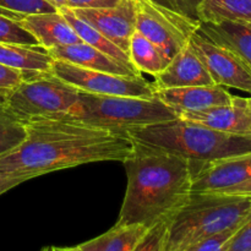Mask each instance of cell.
I'll use <instances>...</instances> for the list:
<instances>
[{
    "instance_id": "cell-32",
    "label": "cell",
    "mask_w": 251,
    "mask_h": 251,
    "mask_svg": "<svg viewBox=\"0 0 251 251\" xmlns=\"http://www.w3.org/2000/svg\"><path fill=\"white\" fill-rule=\"evenodd\" d=\"M147 1H149L150 4L153 5V6L156 7V9H158L159 11L168 15V16L172 17V19H176L178 20V21L189 22V24H194V22L189 21V20H186L185 17L181 16V15L179 14L178 10H176V4H174V0H147ZM196 26H199V25H196Z\"/></svg>"
},
{
    "instance_id": "cell-37",
    "label": "cell",
    "mask_w": 251,
    "mask_h": 251,
    "mask_svg": "<svg viewBox=\"0 0 251 251\" xmlns=\"http://www.w3.org/2000/svg\"><path fill=\"white\" fill-rule=\"evenodd\" d=\"M41 251H54V247H46V248H43Z\"/></svg>"
},
{
    "instance_id": "cell-6",
    "label": "cell",
    "mask_w": 251,
    "mask_h": 251,
    "mask_svg": "<svg viewBox=\"0 0 251 251\" xmlns=\"http://www.w3.org/2000/svg\"><path fill=\"white\" fill-rule=\"evenodd\" d=\"M80 91L54 76L37 73L1 97L4 107L24 123L39 118L58 119L75 105Z\"/></svg>"
},
{
    "instance_id": "cell-14",
    "label": "cell",
    "mask_w": 251,
    "mask_h": 251,
    "mask_svg": "<svg viewBox=\"0 0 251 251\" xmlns=\"http://www.w3.org/2000/svg\"><path fill=\"white\" fill-rule=\"evenodd\" d=\"M19 22L47 50L82 42L59 10L55 12L27 15Z\"/></svg>"
},
{
    "instance_id": "cell-18",
    "label": "cell",
    "mask_w": 251,
    "mask_h": 251,
    "mask_svg": "<svg viewBox=\"0 0 251 251\" xmlns=\"http://www.w3.org/2000/svg\"><path fill=\"white\" fill-rule=\"evenodd\" d=\"M54 59L42 47L0 42V64L17 69L27 75L50 73Z\"/></svg>"
},
{
    "instance_id": "cell-23",
    "label": "cell",
    "mask_w": 251,
    "mask_h": 251,
    "mask_svg": "<svg viewBox=\"0 0 251 251\" xmlns=\"http://www.w3.org/2000/svg\"><path fill=\"white\" fill-rule=\"evenodd\" d=\"M26 136V123L14 117L0 100V156L16 149Z\"/></svg>"
},
{
    "instance_id": "cell-8",
    "label": "cell",
    "mask_w": 251,
    "mask_h": 251,
    "mask_svg": "<svg viewBox=\"0 0 251 251\" xmlns=\"http://www.w3.org/2000/svg\"><path fill=\"white\" fill-rule=\"evenodd\" d=\"M191 193L251 196V153L193 164Z\"/></svg>"
},
{
    "instance_id": "cell-36",
    "label": "cell",
    "mask_w": 251,
    "mask_h": 251,
    "mask_svg": "<svg viewBox=\"0 0 251 251\" xmlns=\"http://www.w3.org/2000/svg\"><path fill=\"white\" fill-rule=\"evenodd\" d=\"M247 104H248V108H249L250 113H251V97L247 98Z\"/></svg>"
},
{
    "instance_id": "cell-2",
    "label": "cell",
    "mask_w": 251,
    "mask_h": 251,
    "mask_svg": "<svg viewBox=\"0 0 251 251\" xmlns=\"http://www.w3.org/2000/svg\"><path fill=\"white\" fill-rule=\"evenodd\" d=\"M127 186L118 225L151 228L176 212L191 195V162L134 141L124 162Z\"/></svg>"
},
{
    "instance_id": "cell-15",
    "label": "cell",
    "mask_w": 251,
    "mask_h": 251,
    "mask_svg": "<svg viewBox=\"0 0 251 251\" xmlns=\"http://www.w3.org/2000/svg\"><path fill=\"white\" fill-rule=\"evenodd\" d=\"M47 51L53 59L66 61V63L74 64L81 68L117 74V75L141 76V73L135 69L124 65L112 56L107 55L103 51L96 49L95 47L88 46L83 42L70 44V46L56 47V48L48 49Z\"/></svg>"
},
{
    "instance_id": "cell-31",
    "label": "cell",
    "mask_w": 251,
    "mask_h": 251,
    "mask_svg": "<svg viewBox=\"0 0 251 251\" xmlns=\"http://www.w3.org/2000/svg\"><path fill=\"white\" fill-rule=\"evenodd\" d=\"M203 0H174L176 10L181 16L185 17L189 21L199 25L198 19V9Z\"/></svg>"
},
{
    "instance_id": "cell-17",
    "label": "cell",
    "mask_w": 251,
    "mask_h": 251,
    "mask_svg": "<svg viewBox=\"0 0 251 251\" xmlns=\"http://www.w3.org/2000/svg\"><path fill=\"white\" fill-rule=\"evenodd\" d=\"M135 29L152 42L169 61L188 44L189 41L171 25L141 10H136Z\"/></svg>"
},
{
    "instance_id": "cell-19",
    "label": "cell",
    "mask_w": 251,
    "mask_h": 251,
    "mask_svg": "<svg viewBox=\"0 0 251 251\" xmlns=\"http://www.w3.org/2000/svg\"><path fill=\"white\" fill-rule=\"evenodd\" d=\"M150 228L144 225H118L78 247L85 251H132Z\"/></svg>"
},
{
    "instance_id": "cell-9",
    "label": "cell",
    "mask_w": 251,
    "mask_h": 251,
    "mask_svg": "<svg viewBox=\"0 0 251 251\" xmlns=\"http://www.w3.org/2000/svg\"><path fill=\"white\" fill-rule=\"evenodd\" d=\"M188 44L202 61L216 85L237 88L251 95V70L233 51L198 31L191 34Z\"/></svg>"
},
{
    "instance_id": "cell-11",
    "label": "cell",
    "mask_w": 251,
    "mask_h": 251,
    "mask_svg": "<svg viewBox=\"0 0 251 251\" xmlns=\"http://www.w3.org/2000/svg\"><path fill=\"white\" fill-rule=\"evenodd\" d=\"M179 118L199 123L217 131L240 136H251V113L247 98L234 96L230 104L217 105L199 112L180 113Z\"/></svg>"
},
{
    "instance_id": "cell-12",
    "label": "cell",
    "mask_w": 251,
    "mask_h": 251,
    "mask_svg": "<svg viewBox=\"0 0 251 251\" xmlns=\"http://www.w3.org/2000/svg\"><path fill=\"white\" fill-rule=\"evenodd\" d=\"M154 96L178 114L230 104L234 97L227 88L218 85L161 88L156 90Z\"/></svg>"
},
{
    "instance_id": "cell-33",
    "label": "cell",
    "mask_w": 251,
    "mask_h": 251,
    "mask_svg": "<svg viewBox=\"0 0 251 251\" xmlns=\"http://www.w3.org/2000/svg\"><path fill=\"white\" fill-rule=\"evenodd\" d=\"M27 181L25 178H20V176H12L9 174L0 173V195H2L6 191L11 190L15 186L20 185V184Z\"/></svg>"
},
{
    "instance_id": "cell-24",
    "label": "cell",
    "mask_w": 251,
    "mask_h": 251,
    "mask_svg": "<svg viewBox=\"0 0 251 251\" xmlns=\"http://www.w3.org/2000/svg\"><path fill=\"white\" fill-rule=\"evenodd\" d=\"M55 11L58 9L46 0H0V15L16 21L27 15Z\"/></svg>"
},
{
    "instance_id": "cell-13",
    "label": "cell",
    "mask_w": 251,
    "mask_h": 251,
    "mask_svg": "<svg viewBox=\"0 0 251 251\" xmlns=\"http://www.w3.org/2000/svg\"><path fill=\"white\" fill-rule=\"evenodd\" d=\"M211 85L216 83L189 44L181 48V50L169 61L168 65L154 76L153 82L156 90Z\"/></svg>"
},
{
    "instance_id": "cell-25",
    "label": "cell",
    "mask_w": 251,
    "mask_h": 251,
    "mask_svg": "<svg viewBox=\"0 0 251 251\" xmlns=\"http://www.w3.org/2000/svg\"><path fill=\"white\" fill-rule=\"evenodd\" d=\"M0 42L41 47L38 41L27 29H25L19 21L2 15H0Z\"/></svg>"
},
{
    "instance_id": "cell-26",
    "label": "cell",
    "mask_w": 251,
    "mask_h": 251,
    "mask_svg": "<svg viewBox=\"0 0 251 251\" xmlns=\"http://www.w3.org/2000/svg\"><path fill=\"white\" fill-rule=\"evenodd\" d=\"M167 223L168 218L150 228L146 235L132 251H166Z\"/></svg>"
},
{
    "instance_id": "cell-22",
    "label": "cell",
    "mask_w": 251,
    "mask_h": 251,
    "mask_svg": "<svg viewBox=\"0 0 251 251\" xmlns=\"http://www.w3.org/2000/svg\"><path fill=\"white\" fill-rule=\"evenodd\" d=\"M129 56L139 73H146L152 76L161 73L169 63L162 51L136 29L130 38Z\"/></svg>"
},
{
    "instance_id": "cell-7",
    "label": "cell",
    "mask_w": 251,
    "mask_h": 251,
    "mask_svg": "<svg viewBox=\"0 0 251 251\" xmlns=\"http://www.w3.org/2000/svg\"><path fill=\"white\" fill-rule=\"evenodd\" d=\"M50 73L81 92L100 96L153 98L156 87L142 76H124L91 70L54 59Z\"/></svg>"
},
{
    "instance_id": "cell-16",
    "label": "cell",
    "mask_w": 251,
    "mask_h": 251,
    "mask_svg": "<svg viewBox=\"0 0 251 251\" xmlns=\"http://www.w3.org/2000/svg\"><path fill=\"white\" fill-rule=\"evenodd\" d=\"M196 31L210 41L229 49L251 70V25L223 21L200 22Z\"/></svg>"
},
{
    "instance_id": "cell-4",
    "label": "cell",
    "mask_w": 251,
    "mask_h": 251,
    "mask_svg": "<svg viewBox=\"0 0 251 251\" xmlns=\"http://www.w3.org/2000/svg\"><path fill=\"white\" fill-rule=\"evenodd\" d=\"M251 216V196L191 193L168 218L166 251H183L199 240L239 227Z\"/></svg>"
},
{
    "instance_id": "cell-27",
    "label": "cell",
    "mask_w": 251,
    "mask_h": 251,
    "mask_svg": "<svg viewBox=\"0 0 251 251\" xmlns=\"http://www.w3.org/2000/svg\"><path fill=\"white\" fill-rule=\"evenodd\" d=\"M239 227L232 228V229L225 230V232L220 233V234H216L212 235V237L206 238V239L199 240V242L194 243V244H191L190 247H188L183 251H226L227 250L228 242H229L232 235L234 234L235 230Z\"/></svg>"
},
{
    "instance_id": "cell-3",
    "label": "cell",
    "mask_w": 251,
    "mask_h": 251,
    "mask_svg": "<svg viewBox=\"0 0 251 251\" xmlns=\"http://www.w3.org/2000/svg\"><path fill=\"white\" fill-rule=\"evenodd\" d=\"M126 135L132 141L171 152L193 164L251 153V136L217 131L181 118L131 129Z\"/></svg>"
},
{
    "instance_id": "cell-30",
    "label": "cell",
    "mask_w": 251,
    "mask_h": 251,
    "mask_svg": "<svg viewBox=\"0 0 251 251\" xmlns=\"http://www.w3.org/2000/svg\"><path fill=\"white\" fill-rule=\"evenodd\" d=\"M122 0H66L65 7L75 9H105L117 6Z\"/></svg>"
},
{
    "instance_id": "cell-20",
    "label": "cell",
    "mask_w": 251,
    "mask_h": 251,
    "mask_svg": "<svg viewBox=\"0 0 251 251\" xmlns=\"http://www.w3.org/2000/svg\"><path fill=\"white\" fill-rule=\"evenodd\" d=\"M59 11L61 12V15H63L66 20H68L69 24H70L71 27L75 29V32L78 34V37H80L81 41H82L83 43H87L88 46L95 47L96 49L103 51V53H105L107 55L112 56L115 60L124 64V65L129 66V68L131 69H135L131 60H130L129 54L125 53V51L123 50V49H120L117 44L113 43L110 39H108L102 32L98 31L97 28H95L92 25L86 22L85 20L76 16V15L74 14L73 10L69 9V7H60ZM135 70H136V69H135Z\"/></svg>"
},
{
    "instance_id": "cell-28",
    "label": "cell",
    "mask_w": 251,
    "mask_h": 251,
    "mask_svg": "<svg viewBox=\"0 0 251 251\" xmlns=\"http://www.w3.org/2000/svg\"><path fill=\"white\" fill-rule=\"evenodd\" d=\"M28 76L31 75H27L24 71L0 64V98L7 95L15 87H17Z\"/></svg>"
},
{
    "instance_id": "cell-5",
    "label": "cell",
    "mask_w": 251,
    "mask_h": 251,
    "mask_svg": "<svg viewBox=\"0 0 251 251\" xmlns=\"http://www.w3.org/2000/svg\"><path fill=\"white\" fill-rule=\"evenodd\" d=\"M179 118L176 110L159 98L100 96L81 92L68 114L58 118L98 129L125 134L131 129L149 126Z\"/></svg>"
},
{
    "instance_id": "cell-1",
    "label": "cell",
    "mask_w": 251,
    "mask_h": 251,
    "mask_svg": "<svg viewBox=\"0 0 251 251\" xmlns=\"http://www.w3.org/2000/svg\"><path fill=\"white\" fill-rule=\"evenodd\" d=\"M21 145L0 156V173L29 180L98 162H124L134 151L127 135L77 122L39 118L26 122Z\"/></svg>"
},
{
    "instance_id": "cell-29",
    "label": "cell",
    "mask_w": 251,
    "mask_h": 251,
    "mask_svg": "<svg viewBox=\"0 0 251 251\" xmlns=\"http://www.w3.org/2000/svg\"><path fill=\"white\" fill-rule=\"evenodd\" d=\"M226 251H251V216L235 230Z\"/></svg>"
},
{
    "instance_id": "cell-35",
    "label": "cell",
    "mask_w": 251,
    "mask_h": 251,
    "mask_svg": "<svg viewBox=\"0 0 251 251\" xmlns=\"http://www.w3.org/2000/svg\"><path fill=\"white\" fill-rule=\"evenodd\" d=\"M54 251H85L81 249L80 247H71V248H55L54 247Z\"/></svg>"
},
{
    "instance_id": "cell-10",
    "label": "cell",
    "mask_w": 251,
    "mask_h": 251,
    "mask_svg": "<svg viewBox=\"0 0 251 251\" xmlns=\"http://www.w3.org/2000/svg\"><path fill=\"white\" fill-rule=\"evenodd\" d=\"M73 11L129 54L130 38L136 24V7L131 0H122L117 6L105 9H75Z\"/></svg>"
},
{
    "instance_id": "cell-21",
    "label": "cell",
    "mask_w": 251,
    "mask_h": 251,
    "mask_svg": "<svg viewBox=\"0 0 251 251\" xmlns=\"http://www.w3.org/2000/svg\"><path fill=\"white\" fill-rule=\"evenodd\" d=\"M199 22L223 21L251 25V0H203L198 9Z\"/></svg>"
},
{
    "instance_id": "cell-34",
    "label": "cell",
    "mask_w": 251,
    "mask_h": 251,
    "mask_svg": "<svg viewBox=\"0 0 251 251\" xmlns=\"http://www.w3.org/2000/svg\"><path fill=\"white\" fill-rule=\"evenodd\" d=\"M46 1H48L49 4H51L53 6H55L56 9H60V7H64L66 4V0H46Z\"/></svg>"
}]
</instances>
